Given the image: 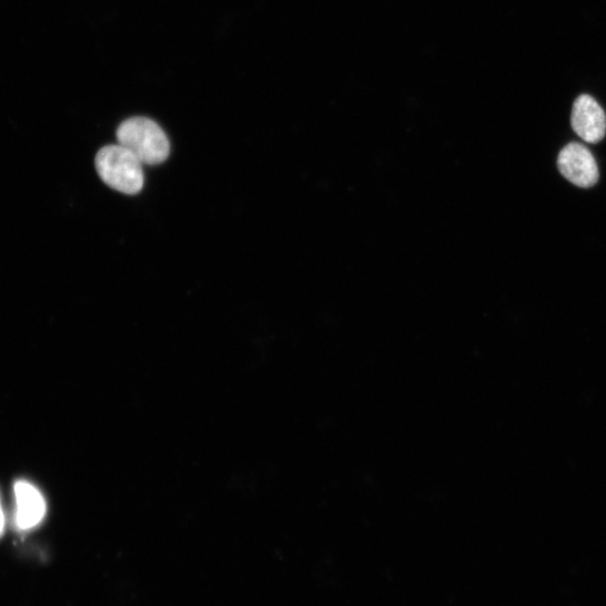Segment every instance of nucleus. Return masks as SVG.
Returning <instances> with one entry per match:
<instances>
[{
  "label": "nucleus",
  "instance_id": "nucleus-1",
  "mask_svg": "<svg viewBox=\"0 0 606 606\" xmlns=\"http://www.w3.org/2000/svg\"><path fill=\"white\" fill-rule=\"evenodd\" d=\"M119 144L133 154L142 165L158 166L170 155V142L165 131L146 118H133L118 130Z\"/></svg>",
  "mask_w": 606,
  "mask_h": 606
},
{
  "label": "nucleus",
  "instance_id": "nucleus-2",
  "mask_svg": "<svg viewBox=\"0 0 606 606\" xmlns=\"http://www.w3.org/2000/svg\"><path fill=\"white\" fill-rule=\"evenodd\" d=\"M96 169L101 180L113 191L133 196L143 189L141 161L120 144L105 146L98 152Z\"/></svg>",
  "mask_w": 606,
  "mask_h": 606
},
{
  "label": "nucleus",
  "instance_id": "nucleus-3",
  "mask_svg": "<svg viewBox=\"0 0 606 606\" xmlns=\"http://www.w3.org/2000/svg\"><path fill=\"white\" fill-rule=\"evenodd\" d=\"M557 165L561 175L578 186L591 187L598 181L596 161L583 144L566 145L559 154Z\"/></svg>",
  "mask_w": 606,
  "mask_h": 606
},
{
  "label": "nucleus",
  "instance_id": "nucleus-4",
  "mask_svg": "<svg viewBox=\"0 0 606 606\" xmlns=\"http://www.w3.org/2000/svg\"><path fill=\"white\" fill-rule=\"evenodd\" d=\"M572 126L575 133L587 143H598L606 133L604 110L589 95L580 96L573 106Z\"/></svg>",
  "mask_w": 606,
  "mask_h": 606
},
{
  "label": "nucleus",
  "instance_id": "nucleus-5",
  "mask_svg": "<svg viewBox=\"0 0 606 606\" xmlns=\"http://www.w3.org/2000/svg\"><path fill=\"white\" fill-rule=\"evenodd\" d=\"M15 494V523L20 530H29L39 525L46 513L47 504L39 489L26 481H17Z\"/></svg>",
  "mask_w": 606,
  "mask_h": 606
},
{
  "label": "nucleus",
  "instance_id": "nucleus-6",
  "mask_svg": "<svg viewBox=\"0 0 606 606\" xmlns=\"http://www.w3.org/2000/svg\"><path fill=\"white\" fill-rule=\"evenodd\" d=\"M5 529V516L2 508V504H0V537L3 536Z\"/></svg>",
  "mask_w": 606,
  "mask_h": 606
}]
</instances>
